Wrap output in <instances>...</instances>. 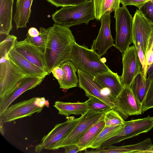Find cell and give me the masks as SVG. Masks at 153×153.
<instances>
[{
    "label": "cell",
    "mask_w": 153,
    "mask_h": 153,
    "mask_svg": "<svg viewBox=\"0 0 153 153\" xmlns=\"http://www.w3.org/2000/svg\"><path fill=\"white\" fill-rule=\"evenodd\" d=\"M48 38L44 57L48 75L51 70L70 60L75 39L69 28L54 24L47 29Z\"/></svg>",
    "instance_id": "6da1fadb"
},
{
    "label": "cell",
    "mask_w": 153,
    "mask_h": 153,
    "mask_svg": "<svg viewBox=\"0 0 153 153\" xmlns=\"http://www.w3.org/2000/svg\"><path fill=\"white\" fill-rule=\"evenodd\" d=\"M70 60L77 69L94 77L112 71L96 51L76 42L72 46Z\"/></svg>",
    "instance_id": "7a4b0ae2"
},
{
    "label": "cell",
    "mask_w": 153,
    "mask_h": 153,
    "mask_svg": "<svg viewBox=\"0 0 153 153\" xmlns=\"http://www.w3.org/2000/svg\"><path fill=\"white\" fill-rule=\"evenodd\" d=\"M55 24L70 27L95 19L92 0L74 6L62 7L52 15Z\"/></svg>",
    "instance_id": "3957f363"
},
{
    "label": "cell",
    "mask_w": 153,
    "mask_h": 153,
    "mask_svg": "<svg viewBox=\"0 0 153 153\" xmlns=\"http://www.w3.org/2000/svg\"><path fill=\"white\" fill-rule=\"evenodd\" d=\"M114 12L116 30L114 47L123 54L133 43V17L126 6L120 7Z\"/></svg>",
    "instance_id": "277c9868"
},
{
    "label": "cell",
    "mask_w": 153,
    "mask_h": 153,
    "mask_svg": "<svg viewBox=\"0 0 153 153\" xmlns=\"http://www.w3.org/2000/svg\"><path fill=\"white\" fill-rule=\"evenodd\" d=\"M48 102L43 97H33L20 101L9 106L0 116L4 123H9L19 119L31 116L35 113L41 112Z\"/></svg>",
    "instance_id": "5b68a950"
},
{
    "label": "cell",
    "mask_w": 153,
    "mask_h": 153,
    "mask_svg": "<svg viewBox=\"0 0 153 153\" xmlns=\"http://www.w3.org/2000/svg\"><path fill=\"white\" fill-rule=\"evenodd\" d=\"M74 117H67L65 122L56 124L54 128L42 138L41 143L36 146V152H39L43 149L53 150L58 149L60 145L80 120Z\"/></svg>",
    "instance_id": "8992f818"
},
{
    "label": "cell",
    "mask_w": 153,
    "mask_h": 153,
    "mask_svg": "<svg viewBox=\"0 0 153 153\" xmlns=\"http://www.w3.org/2000/svg\"><path fill=\"white\" fill-rule=\"evenodd\" d=\"M153 128V117L124 121L123 126L113 137L104 143L99 149L112 145L124 140L150 131Z\"/></svg>",
    "instance_id": "52a82bcc"
},
{
    "label": "cell",
    "mask_w": 153,
    "mask_h": 153,
    "mask_svg": "<svg viewBox=\"0 0 153 153\" xmlns=\"http://www.w3.org/2000/svg\"><path fill=\"white\" fill-rule=\"evenodd\" d=\"M8 54L0 56V99L9 93L19 80L27 76L9 58Z\"/></svg>",
    "instance_id": "ba28073f"
},
{
    "label": "cell",
    "mask_w": 153,
    "mask_h": 153,
    "mask_svg": "<svg viewBox=\"0 0 153 153\" xmlns=\"http://www.w3.org/2000/svg\"><path fill=\"white\" fill-rule=\"evenodd\" d=\"M78 86L83 89L87 97L93 96L100 100L112 108H114V100L108 90L103 88L94 79L93 76L77 69Z\"/></svg>",
    "instance_id": "9c48e42d"
},
{
    "label": "cell",
    "mask_w": 153,
    "mask_h": 153,
    "mask_svg": "<svg viewBox=\"0 0 153 153\" xmlns=\"http://www.w3.org/2000/svg\"><path fill=\"white\" fill-rule=\"evenodd\" d=\"M116 111L124 119L130 116L142 114V104L136 98L129 87H124L114 102Z\"/></svg>",
    "instance_id": "30bf717a"
},
{
    "label": "cell",
    "mask_w": 153,
    "mask_h": 153,
    "mask_svg": "<svg viewBox=\"0 0 153 153\" xmlns=\"http://www.w3.org/2000/svg\"><path fill=\"white\" fill-rule=\"evenodd\" d=\"M153 27V24L139 9L133 17V43L135 47L140 45L145 55Z\"/></svg>",
    "instance_id": "8fae6325"
},
{
    "label": "cell",
    "mask_w": 153,
    "mask_h": 153,
    "mask_svg": "<svg viewBox=\"0 0 153 153\" xmlns=\"http://www.w3.org/2000/svg\"><path fill=\"white\" fill-rule=\"evenodd\" d=\"M105 113H96L88 110L81 115L79 121L60 145L59 149L70 144H77L91 127L104 119Z\"/></svg>",
    "instance_id": "7c38bea8"
},
{
    "label": "cell",
    "mask_w": 153,
    "mask_h": 153,
    "mask_svg": "<svg viewBox=\"0 0 153 153\" xmlns=\"http://www.w3.org/2000/svg\"><path fill=\"white\" fill-rule=\"evenodd\" d=\"M123 73L120 76L123 88L129 87L134 79L141 72L142 65L134 45L122 54Z\"/></svg>",
    "instance_id": "4fadbf2b"
},
{
    "label": "cell",
    "mask_w": 153,
    "mask_h": 153,
    "mask_svg": "<svg viewBox=\"0 0 153 153\" xmlns=\"http://www.w3.org/2000/svg\"><path fill=\"white\" fill-rule=\"evenodd\" d=\"M44 78L34 76H26L19 80L9 93L0 99V116L16 99L25 91L39 85Z\"/></svg>",
    "instance_id": "5bb4252c"
},
{
    "label": "cell",
    "mask_w": 153,
    "mask_h": 153,
    "mask_svg": "<svg viewBox=\"0 0 153 153\" xmlns=\"http://www.w3.org/2000/svg\"><path fill=\"white\" fill-rule=\"evenodd\" d=\"M111 13L107 11L101 16L98 34L91 46V49L100 56L104 55L110 47L114 46L110 30Z\"/></svg>",
    "instance_id": "9a60e30c"
},
{
    "label": "cell",
    "mask_w": 153,
    "mask_h": 153,
    "mask_svg": "<svg viewBox=\"0 0 153 153\" xmlns=\"http://www.w3.org/2000/svg\"><path fill=\"white\" fill-rule=\"evenodd\" d=\"M14 47L16 51L27 60L48 72L44 52L39 48L28 42L26 39L20 41L16 40Z\"/></svg>",
    "instance_id": "2e32d148"
},
{
    "label": "cell",
    "mask_w": 153,
    "mask_h": 153,
    "mask_svg": "<svg viewBox=\"0 0 153 153\" xmlns=\"http://www.w3.org/2000/svg\"><path fill=\"white\" fill-rule=\"evenodd\" d=\"M8 56L25 74L27 76H34L45 78L48 73L27 60L13 48L8 54Z\"/></svg>",
    "instance_id": "e0dca14e"
},
{
    "label": "cell",
    "mask_w": 153,
    "mask_h": 153,
    "mask_svg": "<svg viewBox=\"0 0 153 153\" xmlns=\"http://www.w3.org/2000/svg\"><path fill=\"white\" fill-rule=\"evenodd\" d=\"M94 79L103 88L108 90L114 101L123 88L120 76L112 71L97 75L94 77Z\"/></svg>",
    "instance_id": "ac0fdd59"
},
{
    "label": "cell",
    "mask_w": 153,
    "mask_h": 153,
    "mask_svg": "<svg viewBox=\"0 0 153 153\" xmlns=\"http://www.w3.org/2000/svg\"><path fill=\"white\" fill-rule=\"evenodd\" d=\"M14 0H0V35L8 36L13 28Z\"/></svg>",
    "instance_id": "d6986e66"
},
{
    "label": "cell",
    "mask_w": 153,
    "mask_h": 153,
    "mask_svg": "<svg viewBox=\"0 0 153 153\" xmlns=\"http://www.w3.org/2000/svg\"><path fill=\"white\" fill-rule=\"evenodd\" d=\"M33 0H17L16 9L13 20L17 29L26 27L31 12V10Z\"/></svg>",
    "instance_id": "ffe728a7"
},
{
    "label": "cell",
    "mask_w": 153,
    "mask_h": 153,
    "mask_svg": "<svg viewBox=\"0 0 153 153\" xmlns=\"http://www.w3.org/2000/svg\"><path fill=\"white\" fill-rule=\"evenodd\" d=\"M59 66L64 71V75L62 79L58 82L60 88L68 89L77 87L79 82L76 72L77 68L70 60H66Z\"/></svg>",
    "instance_id": "44dd1931"
},
{
    "label": "cell",
    "mask_w": 153,
    "mask_h": 153,
    "mask_svg": "<svg viewBox=\"0 0 153 153\" xmlns=\"http://www.w3.org/2000/svg\"><path fill=\"white\" fill-rule=\"evenodd\" d=\"M53 106L58 110L59 114L67 117L71 114L82 115L89 110L86 101L83 102H70L57 101Z\"/></svg>",
    "instance_id": "7402d4cb"
},
{
    "label": "cell",
    "mask_w": 153,
    "mask_h": 153,
    "mask_svg": "<svg viewBox=\"0 0 153 153\" xmlns=\"http://www.w3.org/2000/svg\"><path fill=\"white\" fill-rule=\"evenodd\" d=\"M151 79L145 78L142 72L135 77L129 88L138 101L143 104L149 88Z\"/></svg>",
    "instance_id": "603a6c76"
},
{
    "label": "cell",
    "mask_w": 153,
    "mask_h": 153,
    "mask_svg": "<svg viewBox=\"0 0 153 153\" xmlns=\"http://www.w3.org/2000/svg\"><path fill=\"white\" fill-rule=\"evenodd\" d=\"M105 126L104 119L91 127L80 139L77 144L79 151H85L98 136Z\"/></svg>",
    "instance_id": "cb8c5ba5"
},
{
    "label": "cell",
    "mask_w": 153,
    "mask_h": 153,
    "mask_svg": "<svg viewBox=\"0 0 153 153\" xmlns=\"http://www.w3.org/2000/svg\"><path fill=\"white\" fill-rule=\"evenodd\" d=\"M95 19L100 20L106 12L114 11L120 7V0H92Z\"/></svg>",
    "instance_id": "d4e9b609"
},
{
    "label": "cell",
    "mask_w": 153,
    "mask_h": 153,
    "mask_svg": "<svg viewBox=\"0 0 153 153\" xmlns=\"http://www.w3.org/2000/svg\"><path fill=\"white\" fill-rule=\"evenodd\" d=\"M123 125L124 123L114 126H105L89 148L96 149L99 148L104 143L114 136Z\"/></svg>",
    "instance_id": "484cf974"
},
{
    "label": "cell",
    "mask_w": 153,
    "mask_h": 153,
    "mask_svg": "<svg viewBox=\"0 0 153 153\" xmlns=\"http://www.w3.org/2000/svg\"><path fill=\"white\" fill-rule=\"evenodd\" d=\"M39 32V35L34 37H31L27 33L25 39L28 42L39 48L45 52L48 38V31L47 29L40 27Z\"/></svg>",
    "instance_id": "4316f807"
},
{
    "label": "cell",
    "mask_w": 153,
    "mask_h": 153,
    "mask_svg": "<svg viewBox=\"0 0 153 153\" xmlns=\"http://www.w3.org/2000/svg\"><path fill=\"white\" fill-rule=\"evenodd\" d=\"M88 99L86 101L88 105L89 110L96 113H106L112 109L99 99L94 97H88Z\"/></svg>",
    "instance_id": "83f0119b"
},
{
    "label": "cell",
    "mask_w": 153,
    "mask_h": 153,
    "mask_svg": "<svg viewBox=\"0 0 153 153\" xmlns=\"http://www.w3.org/2000/svg\"><path fill=\"white\" fill-rule=\"evenodd\" d=\"M105 126H112L123 124L124 120L116 111L112 108L106 113L104 118Z\"/></svg>",
    "instance_id": "f1b7e54d"
},
{
    "label": "cell",
    "mask_w": 153,
    "mask_h": 153,
    "mask_svg": "<svg viewBox=\"0 0 153 153\" xmlns=\"http://www.w3.org/2000/svg\"><path fill=\"white\" fill-rule=\"evenodd\" d=\"M17 37L13 35H9L0 43V56L8 54L14 47Z\"/></svg>",
    "instance_id": "f546056e"
},
{
    "label": "cell",
    "mask_w": 153,
    "mask_h": 153,
    "mask_svg": "<svg viewBox=\"0 0 153 153\" xmlns=\"http://www.w3.org/2000/svg\"><path fill=\"white\" fill-rule=\"evenodd\" d=\"M150 85L142 104V113L153 108V76L151 79Z\"/></svg>",
    "instance_id": "4dcf8cb0"
},
{
    "label": "cell",
    "mask_w": 153,
    "mask_h": 153,
    "mask_svg": "<svg viewBox=\"0 0 153 153\" xmlns=\"http://www.w3.org/2000/svg\"><path fill=\"white\" fill-rule=\"evenodd\" d=\"M53 5L58 7L79 5L88 1V0H47Z\"/></svg>",
    "instance_id": "1f68e13d"
},
{
    "label": "cell",
    "mask_w": 153,
    "mask_h": 153,
    "mask_svg": "<svg viewBox=\"0 0 153 153\" xmlns=\"http://www.w3.org/2000/svg\"><path fill=\"white\" fill-rule=\"evenodd\" d=\"M153 24V0H150L138 9Z\"/></svg>",
    "instance_id": "d6a6232c"
},
{
    "label": "cell",
    "mask_w": 153,
    "mask_h": 153,
    "mask_svg": "<svg viewBox=\"0 0 153 153\" xmlns=\"http://www.w3.org/2000/svg\"><path fill=\"white\" fill-rule=\"evenodd\" d=\"M135 48L142 65V73L143 76L145 78H147L148 67L146 63L145 54L140 45H138L135 47Z\"/></svg>",
    "instance_id": "836d02e7"
},
{
    "label": "cell",
    "mask_w": 153,
    "mask_h": 153,
    "mask_svg": "<svg viewBox=\"0 0 153 153\" xmlns=\"http://www.w3.org/2000/svg\"><path fill=\"white\" fill-rule=\"evenodd\" d=\"M150 0H120V3L123 6H134L139 9Z\"/></svg>",
    "instance_id": "e575fe53"
},
{
    "label": "cell",
    "mask_w": 153,
    "mask_h": 153,
    "mask_svg": "<svg viewBox=\"0 0 153 153\" xmlns=\"http://www.w3.org/2000/svg\"><path fill=\"white\" fill-rule=\"evenodd\" d=\"M51 72L58 82L62 79L64 75V71L63 69L59 66L53 68L51 70Z\"/></svg>",
    "instance_id": "d590c367"
},
{
    "label": "cell",
    "mask_w": 153,
    "mask_h": 153,
    "mask_svg": "<svg viewBox=\"0 0 153 153\" xmlns=\"http://www.w3.org/2000/svg\"><path fill=\"white\" fill-rule=\"evenodd\" d=\"M65 153H75L79 151V148L77 144H72L64 146Z\"/></svg>",
    "instance_id": "8d00e7d4"
},
{
    "label": "cell",
    "mask_w": 153,
    "mask_h": 153,
    "mask_svg": "<svg viewBox=\"0 0 153 153\" xmlns=\"http://www.w3.org/2000/svg\"><path fill=\"white\" fill-rule=\"evenodd\" d=\"M145 56L148 69L153 62V50L152 49L148 50L147 51Z\"/></svg>",
    "instance_id": "74e56055"
},
{
    "label": "cell",
    "mask_w": 153,
    "mask_h": 153,
    "mask_svg": "<svg viewBox=\"0 0 153 153\" xmlns=\"http://www.w3.org/2000/svg\"><path fill=\"white\" fill-rule=\"evenodd\" d=\"M27 33L30 36L34 37L38 36L39 34V32L36 28L31 27L28 29Z\"/></svg>",
    "instance_id": "f35d334b"
},
{
    "label": "cell",
    "mask_w": 153,
    "mask_h": 153,
    "mask_svg": "<svg viewBox=\"0 0 153 153\" xmlns=\"http://www.w3.org/2000/svg\"><path fill=\"white\" fill-rule=\"evenodd\" d=\"M150 49L153 50V27L149 40L146 53L148 50Z\"/></svg>",
    "instance_id": "ab89813d"
},
{
    "label": "cell",
    "mask_w": 153,
    "mask_h": 153,
    "mask_svg": "<svg viewBox=\"0 0 153 153\" xmlns=\"http://www.w3.org/2000/svg\"><path fill=\"white\" fill-rule=\"evenodd\" d=\"M147 73L148 74V77L150 79L153 76V62L152 65L148 69Z\"/></svg>",
    "instance_id": "60d3db41"
},
{
    "label": "cell",
    "mask_w": 153,
    "mask_h": 153,
    "mask_svg": "<svg viewBox=\"0 0 153 153\" xmlns=\"http://www.w3.org/2000/svg\"><path fill=\"white\" fill-rule=\"evenodd\" d=\"M0 121V127L1 133L2 135H4V128L3 123L4 122L1 119Z\"/></svg>",
    "instance_id": "b9f144b4"
},
{
    "label": "cell",
    "mask_w": 153,
    "mask_h": 153,
    "mask_svg": "<svg viewBox=\"0 0 153 153\" xmlns=\"http://www.w3.org/2000/svg\"><path fill=\"white\" fill-rule=\"evenodd\" d=\"M143 153H153V146L150 149L145 151Z\"/></svg>",
    "instance_id": "7bdbcfd3"
}]
</instances>
